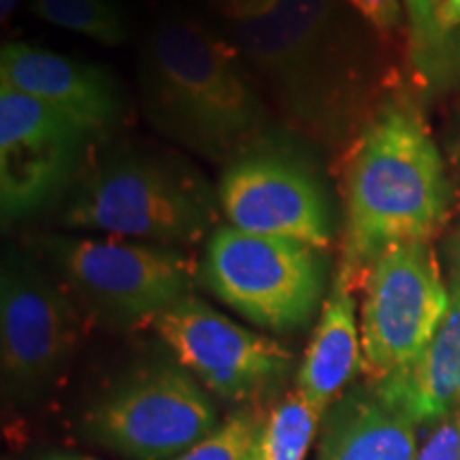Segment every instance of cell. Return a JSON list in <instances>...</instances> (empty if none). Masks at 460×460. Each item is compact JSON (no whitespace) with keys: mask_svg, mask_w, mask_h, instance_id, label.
I'll return each mask as SVG.
<instances>
[{"mask_svg":"<svg viewBox=\"0 0 460 460\" xmlns=\"http://www.w3.org/2000/svg\"><path fill=\"white\" fill-rule=\"evenodd\" d=\"M450 298L429 241L390 247L371 264L360 309V369L373 384L418 358Z\"/></svg>","mask_w":460,"mask_h":460,"instance_id":"obj_7","label":"cell"},{"mask_svg":"<svg viewBox=\"0 0 460 460\" xmlns=\"http://www.w3.org/2000/svg\"><path fill=\"white\" fill-rule=\"evenodd\" d=\"M352 288V273L339 269L298 369L296 390L322 416L362 367L360 326Z\"/></svg>","mask_w":460,"mask_h":460,"instance_id":"obj_15","label":"cell"},{"mask_svg":"<svg viewBox=\"0 0 460 460\" xmlns=\"http://www.w3.org/2000/svg\"><path fill=\"white\" fill-rule=\"evenodd\" d=\"M439 24L446 32L460 28V0H441Z\"/></svg>","mask_w":460,"mask_h":460,"instance_id":"obj_24","label":"cell"},{"mask_svg":"<svg viewBox=\"0 0 460 460\" xmlns=\"http://www.w3.org/2000/svg\"><path fill=\"white\" fill-rule=\"evenodd\" d=\"M349 4L369 22L371 28L382 37H390L399 31L402 11L399 0H349Z\"/></svg>","mask_w":460,"mask_h":460,"instance_id":"obj_22","label":"cell"},{"mask_svg":"<svg viewBox=\"0 0 460 460\" xmlns=\"http://www.w3.org/2000/svg\"><path fill=\"white\" fill-rule=\"evenodd\" d=\"M20 4L22 0H0V22H3V26L9 24L11 17L20 9Z\"/></svg>","mask_w":460,"mask_h":460,"instance_id":"obj_26","label":"cell"},{"mask_svg":"<svg viewBox=\"0 0 460 460\" xmlns=\"http://www.w3.org/2000/svg\"><path fill=\"white\" fill-rule=\"evenodd\" d=\"M458 413H460V411H458Z\"/></svg>","mask_w":460,"mask_h":460,"instance_id":"obj_28","label":"cell"},{"mask_svg":"<svg viewBox=\"0 0 460 460\" xmlns=\"http://www.w3.org/2000/svg\"><path fill=\"white\" fill-rule=\"evenodd\" d=\"M261 418L254 411H237L203 441L175 460H254Z\"/></svg>","mask_w":460,"mask_h":460,"instance_id":"obj_20","label":"cell"},{"mask_svg":"<svg viewBox=\"0 0 460 460\" xmlns=\"http://www.w3.org/2000/svg\"><path fill=\"white\" fill-rule=\"evenodd\" d=\"M39 460H99V458L85 456V454H77V452H49Z\"/></svg>","mask_w":460,"mask_h":460,"instance_id":"obj_27","label":"cell"},{"mask_svg":"<svg viewBox=\"0 0 460 460\" xmlns=\"http://www.w3.org/2000/svg\"><path fill=\"white\" fill-rule=\"evenodd\" d=\"M230 226L267 237L295 239L324 250L332 241L329 200L307 166L279 154L234 160L217 188Z\"/></svg>","mask_w":460,"mask_h":460,"instance_id":"obj_12","label":"cell"},{"mask_svg":"<svg viewBox=\"0 0 460 460\" xmlns=\"http://www.w3.org/2000/svg\"><path fill=\"white\" fill-rule=\"evenodd\" d=\"M48 252L79 298L113 326L154 322L192 288V264L166 247L56 237Z\"/></svg>","mask_w":460,"mask_h":460,"instance_id":"obj_8","label":"cell"},{"mask_svg":"<svg viewBox=\"0 0 460 460\" xmlns=\"http://www.w3.org/2000/svg\"><path fill=\"white\" fill-rule=\"evenodd\" d=\"M220 427L209 394L186 369L149 367L85 413L90 444L126 460H175Z\"/></svg>","mask_w":460,"mask_h":460,"instance_id":"obj_6","label":"cell"},{"mask_svg":"<svg viewBox=\"0 0 460 460\" xmlns=\"http://www.w3.org/2000/svg\"><path fill=\"white\" fill-rule=\"evenodd\" d=\"M211 220L207 190L177 166L147 156L102 163L75 188L62 216L68 228L164 245L194 243Z\"/></svg>","mask_w":460,"mask_h":460,"instance_id":"obj_4","label":"cell"},{"mask_svg":"<svg viewBox=\"0 0 460 460\" xmlns=\"http://www.w3.org/2000/svg\"><path fill=\"white\" fill-rule=\"evenodd\" d=\"M141 92L149 122L207 160L234 163L262 137L264 107L243 56L194 17H166L149 32Z\"/></svg>","mask_w":460,"mask_h":460,"instance_id":"obj_1","label":"cell"},{"mask_svg":"<svg viewBox=\"0 0 460 460\" xmlns=\"http://www.w3.org/2000/svg\"><path fill=\"white\" fill-rule=\"evenodd\" d=\"M0 84L45 102L88 135L109 130L122 115V96L105 68L28 43L3 45Z\"/></svg>","mask_w":460,"mask_h":460,"instance_id":"obj_13","label":"cell"},{"mask_svg":"<svg viewBox=\"0 0 460 460\" xmlns=\"http://www.w3.org/2000/svg\"><path fill=\"white\" fill-rule=\"evenodd\" d=\"M79 318L60 288L26 258L7 254L0 275V356L11 388L34 394L66 367Z\"/></svg>","mask_w":460,"mask_h":460,"instance_id":"obj_11","label":"cell"},{"mask_svg":"<svg viewBox=\"0 0 460 460\" xmlns=\"http://www.w3.org/2000/svg\"><path fill=\"white\" fill-rule=\"evenodd\" d=\"M88 132L45 102L0 84V214L22 222L65 192Z\"/></svg>","mask_w":460,"mask_h":460,"instance_id":"obj_10","label":"cell"},{"mask_svg":"<svg viewBox=\"0 0 460 460\" xmlns=\"http://www.w3.org/2000/svg\"><path fill=\"white\" fill-rule=\"evenodd\" d=\"M447 256H450V271H452L454 281H456V290H460V228L458 233L454 234V239L450 241Z\"/></svg>","mask_w":460,"mask_h":460,"instance_id":"obj_25","label":"cell"},{"mask_svg":"<svg viewBox=\"0 0 460 460\" xmlns=\"http://www.w3.org/2000/svg\"><path fill=\"white\" fill-rule=\"evenodd\" d=\"M373 393L413 424L450 416L460 401V290L418 358L377 382Z\"/></svg>","mask_w":460,"mask_h":460,"instance_id":"obj_14","label":"cell"},{"mask_svg":"<svg viewBox=\"0 0 460 460\" xmlns=\"http://www.w3.org/2000/svg\"><path fill=\"white\" fill-rule=\"evenodd\" d=\"M205 286L245 320L273 332L301 331L324 295V262L295 239L214 230L200 264Z\"/></svg>","mask_w":460,"mask_h":460,"instance_id":"obj_5","label":"cell"},{"mask_svg":"<svg viewBox=\"0 0 460 460\" xmlns=\"http://www.w3.org/2000/svg\"><path fill=\"white\" fill-rule=\"evenodd\" d=\"M410 20L413 66L430 85L450 82L460 71V41L439 24L441 0H402Z\"/></svg>","mask_w":460,"mask_h":460,"instance_id":"obj_17","label":"cell"},{"mask_svg":"<svg viewBox=\"0 0 460 460\" xmlns=\"http://www.w3.org/2000/svg\"><path fill=\"white\" fill-rule=\"evenodd\" d=\"M230 32L288 126L326 147L356 128L354 31L337 0H273L262 13L233 22Z\"/></svg>","mask_w":460,"mask_h":460,"instance_id":"obj_2","label":"cell"},{"mask_svg":"<svg viewBox=\"0 0 460 460\" xmlns=\"http://www.w3.org/2000/svg\"><path fill=\"white\" fill-rule=\"evenodd\" d=\"M413 422L373 393H354L332 405L318 460H416Z\"/></svg>","mask_w":460,"mask_h":460,"instance_id":"obj_16","label":"cell"},{"mask_svg":"<svg viewBox=\"0 0 460 460\" xmlns=\"http://www.w3.org/2000/svg\"><path fill=\"white\" fill-rule=\"evenodd\" d=\"M416 460H460V413H450L441 420L420 447Z\"/></svg>","mask_w":460,"mask_h":460,"instance_id":"obj_21","label":"cell"},{"mask_svg":"<svg viewBox=\"0 0 460 460\" xmlns=\"http://www.w3.org/2000/svg\"><path fill=\"white\" fill-rule=\"evenodd\" d=\"M154 329L181 369L220 399H256L279 386L292 369L290 349L192 295L160 314Z\"/></svg>","mask_w":460,"mask_h":460,"instance_id":"obj_9","label":"cell"},{"mask_svg":"<svg viewBox=\"0 0 460 460\" xmlns=\"http://www.w3.org/2000/svg\"><path fill=\"white\" fill-rule=\"evenodd\" d=\"M32 11L48 24L77 32L107 48L124 43L128 37L122 11L113 0H32Z\"/></svg>","mask_w":460,"mask_h":460,"instance_id":"obj_19","label":"cell"},{"mask_svg":"<svg viewBox=\"0 0 460 460\" xmlns=\"http://www.w3.org/2000/svg\"><path fill=\"white\" fill-rule=\"evenodd\" d=\"M345 237L341 269L356 275L401 243L430 241L450 211L444 160L422 119L390 107L367 124L343 175Z\"/></svg>","mask_w":460,"mask_h":460,"instance_id":"obj_3","label":"cell"},{"mask_svg":"<svg viewBox=\"0 0 460 460\" xmlns=\"http://www.w3.org/2000/svg\"><path fill=\"white\" fill-rule=\"evenodd\" d=\"M322 413L298 393L278 402L258 430L254 460H305Z\"/></svg>","mask_w":460,"mask_h":460,"instance_id":"obj_18","label":"cell"},{"mask_svg":"<svg viewBox=\"0 0 460 460\" xmlns=\"http://www.w3.org/2000/svg\"><path fill=\"white\" fill-rule=\"evenodd\" d=\"M207 3H209L217 13L226 17L228 24H233V22H241L245 20V17L262 13L264 9L271 7L273 0H207Z\"/></svg>","mask_w":460,"mask_h":460,"instance_id":"obj_23","label":"cell"}]
</instances>
